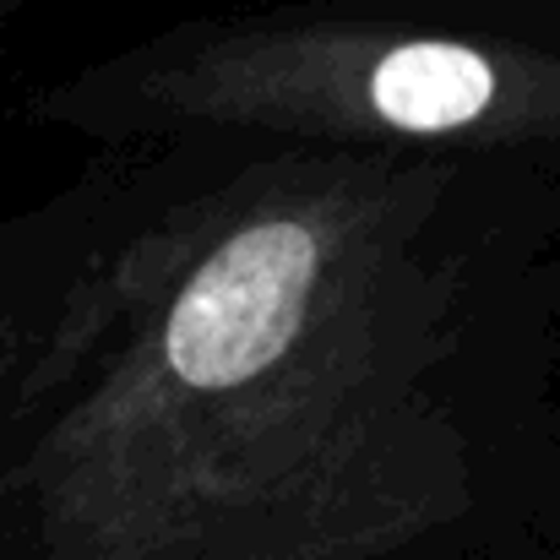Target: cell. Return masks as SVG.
Wrapping results in <instances>:
<instances>
[{
    "mask_svg": "<svg viewBox=\"0 0 560 560\" xmlns=\"http://www.w3.org/2000/svg\"><path fill=\"white\" fill-rule=\"evenodd\" d=\"M109 153L0 397V560L474 556L506 419V164Z\"/></svg>",
    "mask_w": 560,
    "mask_h": 560,
    "instance_id": "obj_1",
    "label": "cell"
},
{
    "mask_svg": "<svg viewBox=\"0 0 560 560\" xmlns=\"http://www.w3.org/2000/svg\"><path fill=\"white\" fill-rule=\"evenodd\" d=\"M22 115L88 148L250 137L506 164L560 137V55L495 22L267 0L120 44Z\"/></svg>",
    "mask_w": 560,
    "mask_h": 560,
    "instance_id": "obj_2",
    "label": "cell"
},
{
    "mask_svg": "<svg viewBox=\"0 0 560 560\" xmlns=\"http://www.w3.org/2000/svg\"><path fill=\"white\" fill-rule=\"evenodd\" d=\"M115 186V153L93 148L82 170L44 201L0 212V397L22 365L38 322L49 316L71 261L82 256Z\"/></svg>",
    "mask_w": 560,
    "mask_h": 560,
    "instance_id": "obj_3",
    "label": "cell"
},
{
    "mask_svg": "<svg viewBox=\"0 0 560 560\" xmlns=\"http://www.w3.org/2000/svg\"><path fill=\"white\" fill-rule=\"evenodd\" d=\"M327 5H365V11H413V16H457V22H495L517 27L523 11H550L560 0H327Z\"/></svg>",
    "mask_w": 560,
    "mask_h": 560,
    "instance_id": "obj_4",
    "label": "cell"
}]
</instances>
